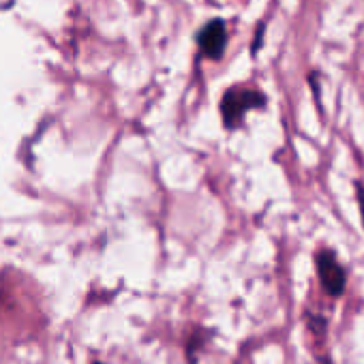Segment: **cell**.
<instances>
[{"label":"cell","instance_id":"1","mask_svg":"<svg viewBox=\"0 0 364 364\" xmlns=\"http://www.w3.org/2000/svg\"><path fill=\"white\" fill-rule=\"evenodd\" d=\"M266 105V95L255 88L234 86L221 99V116L228 129H238L251 109H262Z\"/></svg>","mask_w":364,"mask_h":364},{"label":"cell","instance_id":"5","mask_svg":"<svg viewBox=\"0 0 364 364\" xmlns=\"http://www.w3.org/2000/svg\"><path fill=\"white\" fill-rule=\"evenodd\" d=\"M353 187H355V204H358V210H360V221H362V228H364V185L360 180H355Z\"/></svg>","mask_w":364,"mask_h":364},{"label":"cell","instance_id":"2","mask_svg":"<svg viewBox=\"0 0 364 364\" xmlns=\"http://www.w3.org/2000/svg\"><path fill=\"white\" fill-rule=\"evenodd\" d=\"M313 264H315V272H317V281L321 289L332 298H341L347 289V270L338 262V255L334 253V249L330 247L317 249L313 255Z\"/></svg>","mask_w":364,"mask_h":364},{"label":"cell","instance_id":"6","mask_svg":"<svg viewBox=\"0 0 364 364\" xmlns=\"http://www.w3.org/2000/svg\"><path fill=\"white\" fill-rule=\"evenodd\" d=\"M321 364H332V360H330V358H323V362H321Z\"/></svg>","mask_w":364,"mask_h":364},{"label":"cell","instance_id":"4","mask_svg":"<svg viewBox=\"0 0 364 364\" xmlns=\"http://www.w3.org/2000/svg\"><path fill=\"white\" fill-rule=\"evenodd\" d=\"M306 323L311 326V330H315L317 334L321 332V336H326V330H328V319L323 315H311L306 313Z\"/></svg>","mask_w":364,"mask_h":364},{"label":"cell","instance_id":"3","mask_svg":"<svg viewBox=\"0 0 364 364\" xmlns=\"http://www.w3.org/2000/svg\"><path fill=\"white\" fill-rule=\"evenodd\" d=\"M198 46L204 56L210 60H219L228 46V28L223 20H210L198 35Z\"/></svg>","mask_w":364,"mask_h":364}]
</instances>
